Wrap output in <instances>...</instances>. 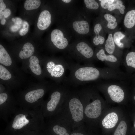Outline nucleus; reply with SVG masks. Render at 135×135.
Masks as SVG:
<instances>
[{
	"label": "nucleus",
	"instance_id": "f257e3e1",
	"mask_svg": "<svg viewBox=\"0 0 135 135\" xmlns=\"http://www.w3.org/2000/svg\"><path fill=\"white\" fill-rule=\"evenodd\" d=\"M11 120L8 128L14 130L38 129L45 127L46 122L40 107L35 109L18 108Z\"/></svg>",
	"mask_w": 135,
	"mask_h": 135
},
{
	"label": "nucleus",
	"instance_id": "f03ea898",
	"mask_svg": "<svg viewBox=\"0 0 135 135\" xmlns=\"http://www.w3.org/2000/svg\"><path fill=\"white\" fill-rule=\"evenodd\" d=\"M68 62L70 74L63 83L75 88L88 82L95 81L100 78V70L91 65H82L71 61Z\"/></svg>",
	"mask_w": 135,
	"mask_h": 135
},
{
	"label": "nucleus",
	"instance_id": "7ed1b4c3",
	"mask_svg": "<svg viewBox=\"0 0 135 135\" xmlns=\"http://www.w3.org/2000/svg\"><path fill=\"white\" fill-rule=\"evenodd\" d=\"M69 120L72 128H78L85 122L83 106L78 89H71L61 107Z\"/></svg>",
	"mask_w": 135,
	"mask_h": 135
},
{
	"label": "nucleus",
	"instance_id": "20e7f679",
	"mask_svg": "<svg viewBox=\"0 0 135 135\" xmlns=\"http://www.w3.org/2000/svg\"><path fill=\"white\" fill-rule=\"evenodd\" d=\"M71 89L70 86L62 83L53 89L49 98L44 101L40 106L44 118L48 119L56 113L63 104Z\"/></svg>",
	"mask_w": 135,
	"mask_h": 135
},
{
	"label": "nucleus",
	"instance_id": "39448f33",
	"mask_svg": "<svg viewBox=\"0 0 135 135\" xmlns=\"http://www.w3.org/2000/svg\"><path fill=\"white\" fill-rule=\"evenodd\" d=\"M79 96L82 104L84 109L85 122L88 120H96L100 116L102 110V104L99 99H94V92L93 99L90 102L88 99L80 89L78 90Z\"/></svg>",
	"mask_w": 135,
	"mask_h": 135
},
{
	"label": "nucleus",
	"instance_id": "423d86ee",
	"mask_svg": "<svg viewBox=\"0 0 135 135\" xmlns=\"http://www.w3.org/2000/svg\"><path fill=\"white\" fill-rule=\"evenodd\" d=\"M47 70L52 78L57 80L58 84L63 83L66 77V72L69 69L68 61L61 59L56 61H49L46 65Z\"/></svg>",
	"mask_w": 135,
	"mask_h": 135
},
{
	"label": "nucleus",
	"instance_id": "0eeeda50",
	"mask_svg": "<svg viewBox=\"0 0 135 135\" xmlns=\"http://www.w3.org/2000/svg\"><path fill=\"white\" fill-rule=\"evenodd\" d=\"M17 102L10 98L7 94L2 92L0 94V118L4 121L8 122L9 118L14 115L18 108Z\"/></svg>",
	"mask_w": 135,
	"mask_h": 135
},
{
	"label": "nucleus",
	"instance_id": "6e6552de",
	"mask_svg": "<svg viewBox=\"0 0 135 135\" xmlns=\"http://www.w3.org/2000/svg\"><path fill=\"white\" fill-rule=\"evenodd\" d=\"M79 56L76 60L77 63H83L84 64L91 65L90 61L94 55L92 48L86 43L81 42L78 44L76 47Z\"/></svg>",
	"mask_w": 135,
	"mask_h": 135
},
{
	"label": "nucleus",
	"instance_id": "1a4fd4ad",
	"mask_svg": "<svg viewBox=\"0 0 135 135\" xmlns=\"http://www.w3.org/2000/svg\"><path fill=\"white\" fill-rule=\"evenodd\" d=\"M51 38L54 45L58 49L64 50L68 46L67 40L64 38L63 33L59 30L55 29L52 31Z\"/></svg>",
	"mask_w": 135,
	"mask_h": 135
},
{
	"label": "nucleus",
	"instance_id": "9d476101",
	"mask_svg": "<svg viewBox=\"0 0 135 135\" xmlns=\"http://www.w3.org/2000/svg\"><path fill=\"white\" fill-rule=\"evenodd\" d=\"M108 91L111 99L113 101L120 103L124 100V92L119 86L115 85L110 86L108 88Z\"/></svg>",
	"mask_w": 135,
	"mask_h": 135
},
{
	"label": "nucleus",
	"instance_id": "9b49d317",
	"mask_svg": "<svg viewBox=\"0 0 135 135\" xmlns=\"http://www.w3.org/2000/svg\"><path fill=\"white\" fill-rule=\"evenodd\" d=\"M51 23V16L50 12L47 10L42 11L38 17L37 26L38 28L44 30L48 28Z\"/></svg>",
	"mask_w": 135,
	"mask_h": 135
},
{
	"label": "nucleus",
	"instance_id": "f8f14e48",
	"mask_svg": "<svg viewBox=\"0 0 135 135\" xmlns=\"http://www.w3.org/2000/svg\"><path fill=\"white\" fill-rule=\"evenodd\" d=\"M118 120L117 114L115 112L109 114L104 118L102 121V124L105 128L111 129L116 126Z\"/></svg>",
	"mask_w": 135,
	"mask_h": 135
},
{
	"label": "nucleus",
	"instance_id": "ddd939ff",
	"mask_svg": "<svg viewBox=\"0 0 135 135\" xmlns=\"http://www.w3.org/2000/svg\"><path fill=\"white\" fill-rule=\"evenodd\" d=\"M73 26L75 30L80 34H85L89 32V24L86 21L74 22L73 24Z\"/></svg>",
	"mask_w": 135,
	"mask_h": 135
},
{
	"label": "nucleus",
	"instance_id": "4468645a",
	"mask_svg": "<svg viewBox=\"0 0 135 135\" xmlns=\"http://www.w3.org/2000/svg\"><path fill=\"white\" fill-rule=\"evenodd\" d=\"M34 48L30 43L27 42L24 46L22 50L20 52L19 56L22 59H25L31 57L33 54Z\"/></svg>",
	"mask_w": 135,
	"mask_h": 135
},
{
	"label": "nucleus",
	"instance_id": "2eb2a0df",
	"mask_svg": "<svg viewBox=\"0 0 135 135\" xmlns=\"http://www.w3.org/2000/svg\"><path fill=\"white\" fill-rule=\"evenodd\" d=\"M0 63L6 66H10L12 63L11 58L6 50L0 45Z\"/></svg>",
	"mask_w": 135,
	"mask_h": 135
},
{
	"label": "nucleus",
	"instance_id": "dca6fc26",
	"mask_svg": "<svg viewBox=\"0 0 135 135\" xmlns=\"http://www.w3.org/2000/svg\"><path fill=\"white\" fill-rule=\"evenodd\" d=\"M39 63V60L37 57L34 56L30 57V67L32 71L38 75H40L42 72Z\"/></svg>",
	"mask_w": 135,
	"mask_h": 135
},
{
	"label": "nucleus",
	"instance_id": "f3484780",
	"mask_svg": "<svg viewBox=\"0 0 135 135\" xmlns=\"http://www.w3.org/2000/svg\"><path fill=\"white\" fill-rule=\"evenodd\" d=\"M124 24L126 28H131L135 25V10L128 12L125 15L124 21Z\"/></svg>",
	"mask_w": 135,
	"mask_h": 135
},
{
	"label": "nucleus",
	"instance_id": "a211bd4d",
	"mask_svg": "<svg viewBox=\"0 0 135 135\" xmlns=\"http://www.w3.org/2000/svg\"><path fill=\"white\" fill-rule=\"evenodd\" d=\"M96 56L99 60L103 61H106L112 62H115L117 61V58L112 54L106 55L104 50L101 49L96 54Z\"/></svg>",
	"mask_w": 135,
	"mask_h": 135
},
{
	"label": "nucleus",
	"instance_id": "6ab92c4d",
	"mask_svg": "<svg viewBox=\"0 0 135 135\" xmlns=\"http://www.w3.org/2000/svg\"><path fill=\"white\" fill-rule=\"evenodd\" d=\"M105 48L106 52L110 54H112L114 52L115 46L112 34L108 35L105 45Z\"/></svg>",
	"mask_w": 135,
	"mask_h": 135
},
{
	"label": "nucleus",
	"instance_id": "aec40b11",
	"mask_svg": "<svg viewBox=\"0 0 135 135\" xmlns=\"http://www.w3.org/2000/svg\"><path fill=\"white\" fill-rule=\"evenodd\" d=\"M40 0H27L24 4L25 9L27 10H31L38 8L41 5Z\"/></svg>",
	"mask_w": 135,
	"mask_h": 135
},
{
	"label": "nucleus",
	"instance_id": "412c9836",
	"mask_svg": "<svg viewBox=\"0 0 135 135\" xmlns=\"http://www.w3.org/2000/svg\"><path fill=\"white\" fill-rule=\"evenodd\" d=\"M127 124L125 121H122L120 123L113 135H127Z\"/></svg>",
	"mask_w": 135,
	"mask_h": 135
},
{
	"label": "nucleus",
	"instance_id": "4be33fe9",
	"mask_svg": "<svg viewBox=\"0 0 135 135\" xmlns=\"http://www.w3.org/2000/svg\"><path fill=\"white\" fill-rule=\"evenodd\" d=\"M125 7L123 5L122 2L120 0H114V2L109 7L108 9L110 11H112L115 9L118 10L122 14L124 13V10Z\"/></svg>",
	"mask_w": 135,
	"mask_h": 135
},
{
	"label": "nucleus",
	"instance_id": "5701e85b",
	"mask_svg": "<svg viewBox=\"0 0 135 135\" xmlns=\"http://www.w3.org/2000/svg\"><path fill=\"white\" fill-rule=\"evenodd\" d=\"M105 19L108 23V27L111 29L115 28L118 26V24L116 22V19L113 16L109 14H106L104 15Z\"/></svg>",
	"mask_w": 135,
	"mask_h": 135
},
{
	"label": "nucleus",
	"instance_id": "b1692460",
	"mask_svg": "<svg viewBox=\"0 0 135 135\" xmlns=\"http://www.w3.org/2000/svg\"><path fill=\"white\" fill-rule=\"evenodd\" d=\"M125 37V36L120 32H116L114 34L113 37L114 42L119 48H124V44L120 41L121 40L123 39Z\"/></svg>",
	"mask_w": 135,
	"mask_h": 135
},
{
	"label": "nucleus",
	"instance_id": "393cba45",
	"mask_svg": "<svg viewBox=\"0 0 135 135\" xmlns=\"http://www.w3.org/2000/svg\"><path fill=\"white\" fill-rule=\"evenodd\" d=\"M126 62L128 66L135 69V52H130L128 54L126 58Z\"/></svg>",
	"mask_w": 135,
	"mask_h": 135
},
{
	"label": "nucleus",
	"instance_id": "a878e982",
	"mask_svg": "<svg viewBox=\"0 0 135 135\" xmlns=\"http://www.w3.org/2000/svg\"><path fill=\"white\" fill-rule=\"evenodd\" d=\"M12 77L11 74L5 68L0 65V78L4 80L10 79Z\"/></svg>",
	"mask_w": 135,
	"mask_h": 135
},
{
	"label": "nucleus",
	"instance_id": "bb28decb",
	"mask_svg": "<svg viewBox=\"0 0 135 135\" xmlns=\"http://www.w3.org/2000/svg\"><path fill=\"white\" fill-rule=\"evenodd\" d=\"M84 1L86 7L88 8L96 10L99 8L98 4L95 0H84Z\"/></svg>",
	"mask_w": 135,
	"mask_h": 135
},
{
	"label": "nucleus",
	"instance_id": "cd10ccee",
	"mask_svg": "<svg viewBox=\"0 0 135 135\" xmlns=\"http://www.w3.org/2000/svg\"><path fill=\"white\" fill-rule=\"evenodd\" d=\"M23 28L19 32V34L21 36L26 35L29 30V24L26 21H24L22 24Z\"/></svg>",
	"mask_w": 135,
	"mask_h": 135
},
{
	"label": "nucleus",
	"instance_id": "c85d7f7f",
	"mask_svg": "<svg viewBox=\"0 0 135 135\" xmlns=\"http://www.w3.org/2000/svg\"><path fill=\"white\" fill-rule=\"evenodd\" d=\"M101 2L100 5L103 8L106 9H108L109 7L114 2V0H99Z\"/></svg>",
	"mask_w": 135,
	"mask_h": 135
},
{
	"label": "nucleus",
	"instance_id": "c756f323",
	"mask_svg": "<svg viewBox=\"0 0 135 135\" xmlns=\"http://www.w3.org/2000/svg\"><path fill=\"white\" fill-rule=\"evenodd\" d=\"M105 41V39L103 36L100 35L96 36L94 38L93 42L94 44L96 46H98L99 44H102Z\"/></svg>",
	"mask_w": 135,
	"mask_h": 135
},
{
	"label": "nucleus",
	"instance_id": "7c9ffc66",
	"mask_svg": "<svg viewBox=\"0 0 135 135\" xmlns=\"http://www.w3.org/2000/svg\"><path fill=\"white\" fill-rule=\"evenodd\" d=\"M102 29V26L100 24H98L95 25L94 28V32L96 36L99 35L100 32Z\"/></svg>",
	"mask_w": 135,
	"mask_h": 135
},
{
	"label": "nucleus",
	"instance_id": "2f4dec72",
	"mask_svg": "<svg viewBox=\"0 0 135 135\" xmlns=\"http://www.w3.org/2000/svg\"><path fill=\"white\" fill-rule=\"evenodd\" d=\"M12 20L15 24L17 25H21L22 23V19L18 17L12 18Z\"/></svg>",
	"mask_w": 135,
	"mask_h": 135
},
{
	"label": "nucleus",
	"instance_id": "473e14b6",
	"mask_svg": "<svg viewBox=\"0 0 135 135\" xmlns=\"http://www.w3.org/2000/svg\"><path fill=\"white\" fill-rule=\"evenodd\" d=\"M21 25L15 24L12 26L10 28L11 31L12 32H16L18 31L21 28Z\"/></svg>",
	"mask_w": 135,
	"mask_h": 135
},
{
	"label": "nucleus",
	"instance_id": "72a5a7b5",
	"mask_svg": "<svg viewBox=\"0 0 135 135\" xmlns=\"http://www.w3.org/2000/svg\"><path fill=\"white\" fill-rule=\"evenodd\" d=\"M11 12L10 10L8 9H6L3 12L4 15V17L7 18L10 15Z\"/></svg>",
	"mask_w": 135,
	"mask_h": 135
},
{
	"label": "nucleus",
	"instance_id": "f704fd0d",
	"mask_svg": "<svg viewBox=\"0 0 135 135\" xmlns=\"http://www.w3.org/2000/svg\"><path fill=\"white\" fill-rule=\"evenodd\" d=\"M6 8V6L3 0H0V11H2Z\"/></svg>",
	"mask_w": 135,
	"mask_h": 135
},
{
	"label": "nucleus",
	"instance_id": "c9c22d12",
	"mask_svg": "<svg viewBox=\"0 0 135 135\" xmlns=\"http://www.w3.org/2000/svg\"><path fill=\"white\" fill-rule=\"evenodd\" d=\"M70 135H86L84 133L79 132H74Z\"/></svg>",
	"mask_w": 135,
	"mask_h": 135
},
{
	"label": "nucleus",
	"instance_id": "e433bc0d",
	"mask_svg": "<svg viewBox=\"0 0 135 135\" xmlns=\"http://www.w3.org/2000/svg\"><path fill=\"white\" fill-rule=\"evenodd\" d=\"M6 22V20L4 18L1 21V24L2 25H4L5 24Z\"/></svg>",
	"mask_w": 135,
	"mask_h": 135
},
{
	"label": "nucleus",
	"instance_id": "4c0bfd02",
	"mask_svg": "<svg viewBox=\"0 0 135 135\" xmlns=\"http://www.w3.org/2000/svg\"><path fill=\"white\" fill-rule=\"evenodd\" d=\"M4 15L3 12L2 11H0V19H1Z\"/></svg>",
	"mask_w": 135,
	"mask_h": 135
},
{
	"label": "nucleus",
	"instance_id": "58836bf2",
	"mask_svg": "<svg viewBox=\"0 0 135 135\" xmlns=\"http://www.w3.org/2000/svg\"><path fill=\"white\" fill-rule=\"evenodd\" d=\"M64 2L66 3H68L70 2L72 0H62Z\"/></svg>",
	"mask_w": 135,
	"mask_h": 135
},
{
	"label": "nucleus",
	"instance_id": "ea45409f",
	"mask_svg": "<svg viewBox=\"0 0 135 135\" xmlns=\"http://www.w3.org/2000/svg\"><path fill=\"white\" fill-rule=\"evenodd\" d=\"M134 128L135 129V122H134Z\"/></svg>",
	"mask_w": 135,
	"mask_h": 135
},
{
	"label": "nucleus",
	"instance_id": "a19ab883",
	"mask_svg": "<svg viewBox=\"0 0 135 135\" xmlns=\"http://www.w3.org/2000/svg\"><path fill=\"white\" fill-rule=\"evenodd\" d=\"M134 100H135V96H134Z\"/></svg>",
	"mask_w": 135,
	"mask_h": 135
}]
</instances>
